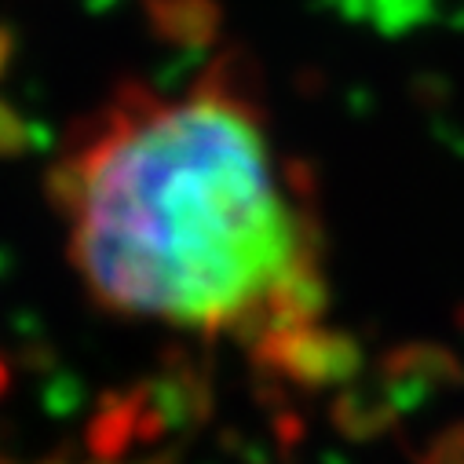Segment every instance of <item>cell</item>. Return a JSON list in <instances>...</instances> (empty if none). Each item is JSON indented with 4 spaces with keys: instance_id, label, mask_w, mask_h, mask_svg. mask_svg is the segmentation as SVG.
I'll return each instance as SVG.
<instances>
[{
    "instance_id": "obj_1",
    "label": "cell",
    "mask_w": 464,
    "mask_h": 464,
    "mask_svg": "<svg viewBox=\"0 0 464 464\" xmlns=\"http://www.w3.org/2000/svg\"><path fill=\"white\" fill-rule=\"evenodd\" d=\"M55 201L106 311L260 340L282 359L318 333V230L235 77L106 110L59 165Z\"/></svg>"
}]
</instances>
